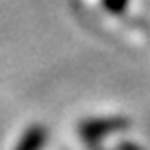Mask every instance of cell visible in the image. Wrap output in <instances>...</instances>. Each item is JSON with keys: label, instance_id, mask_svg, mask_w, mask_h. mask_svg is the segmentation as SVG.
Returning a JSON list of instances; mask_svg holds the SVG:
<instances>
[{"label": "cell", "instance_id": "obj_1", "mask_svg": "<svg viewBox=\"0 0 150 150\" xmlns=\"http://www.w3.org/2000/svg\"><path fill=\"white\" fill-rule=\"evenodd\" d=\"M127 2H129V0H105V6L112 13H122L127 9Z\"/></svg>", "mask_w": 150, "mask_h": 150}]
</instances>
